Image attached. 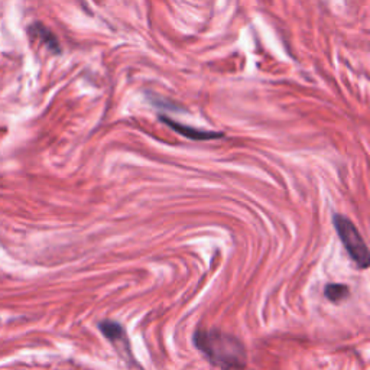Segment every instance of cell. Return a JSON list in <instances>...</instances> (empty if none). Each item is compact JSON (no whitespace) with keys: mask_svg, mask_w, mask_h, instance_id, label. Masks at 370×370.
Instances as JSON below:
<instances>
[{"mask_svg":"<svg viewBox=\"0 0 370 370\" xmlns=\"http://www.w3.org/2000/svg\"><path fill=\"white\" fill-rule=\"evenodd\" d=\"M194 343L202 350L211 364L221 370H243L247 354L242 341L217 328L198 330L194 334Z\"/></svg>","mask_w":370,"mask_h":370,"instance_id":"cell-1","label":"cell"},{"mask_svg":"<svg viewBox=\"0 0 370 370\" xmlns=\"http://www.w3.org/2000/svg\"><path fill=\"white\" fill-rule=\"evenodd\" d=\"M334 227L338 233V238L349 252L350 258L356 262V265L362 269H366L370 264V253L366 242L363 240L360 232L354 223L341 214L334 216Z\"/></svg>","mask_w":370,"mask_h":370,"instance_id":"cell-2","label":"cell"},{"mask_svg":"<svg viewBox=\"0 0 370 370\" xmlns=\"http://www.w3.org/2000/svg\"><path fill=\"white\" fill-rule=\"evenodd\" d=\"M100 331L101 334L110 341V343L116 347L119 354H122L126 360L128 357L132 359V352H130V345L129 338L125 331V328L116 323V321H103L100 323Z\"/></svg>","mask_w":370,"mask_h":370,"instance_id":"cell-3","label":"cell"},{"mask_svg":"<svg viewBox=\"0 0 370 370\" xmlns=\"http://www.w3.org/2000/svg\"><path fill=\"white\" fill-rule=\"evenodd\" d=\"M159 119H161V122H164L166 126H169L171 129L175 130L181 136H185V137L192 139V140H213V139H218V137L224 136L221 132L200 130V129H194V128L187 126V125H181L173 119H168L166 116H161Z\"/></svg>","mask_w":370,"mask_h":370,"instance_id":"cell-4","label":"cell"},{"mask_svg":"<svg viewBox=\"0 0 370 370\" xmlns=\"http://www.w3.org/2000/svg\"><path fill=\"white\" fill-rule=\"evenodd\" d=\"M30 34H31V37L38 38V39H39L44 45H47L54 54H60V52H61L58 39H56L55 35L48 30V27H45L42 23H39V22L34 23V25L30 27Z\"/></svg>","mask_w":370,"mask_h":370,"instance_id":"cell-5","label":"cell"},{"mask_svg":"<svg viewBox=\"0 0 370 370\" xmlns=\"http://www.w3.org/2000/svg\"><path fill=\"white\" fill-rule=\"evenodd\" d=\"M349 287L343 285V283H330V285L326 287V297L333 301H341L343 298H346L349 295Z\"/></svg>","mask_w":370,"mask_h":370,"instance_id":"cell-6","label":"cell"}]
</instances>
